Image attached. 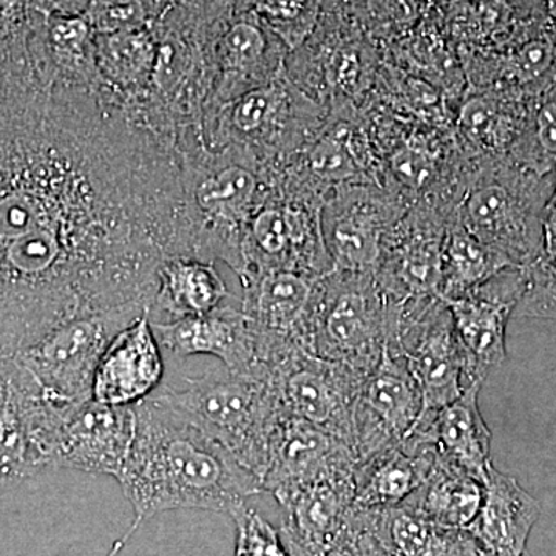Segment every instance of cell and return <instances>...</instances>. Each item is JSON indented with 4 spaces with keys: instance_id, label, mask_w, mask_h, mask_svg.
Returning a JSON list of instances; mask_svg holds the SVG:
<instances>
[{
    "instance_id": "obj_1",
    "label": "cell",
    "mask_w": 556,
    "mask_h": 556,
    "mask_svg": "<svg viewBox=\"0 0 556 556\" xmlns=\"http://www.w3.org/2000/svg\"><path fill=\"white\" fill-rule=\"evenodd\" d=\"M178 255H192V223L170 153L30 56L0 58V357L152 303Z\"/></svg>"
},
{
    "instance_id": "obj_2",
    "label": "cell",
    "mask_w": 556,
    "mask_h": 556,
    "mask_svg": "<svg viewBox=\"0 0 556 556\" xmlns=\"http://www.w3.org/2000/svg\"><path fill=\"white\" fill-rule=\"evenodd\" d=\"M135 415L137 430L118 482L139 525L182 508L230 515L265 493L257 475L169 405L149 396L135 405Z\"/></svg>"
},
{
    "instance_id": "obj_3",
    "label": "cell",
    "mask_w": 556,
    "mask_h": 556,
    "mask_svg": "<svg viewBox=\"0 0 556 556\" xmlns=\"http://www.w3.org/2000/svg\"><path fill=\"white\" fill-rule=\"evenodd\" d=\"M555 181V172L540 174L510 156L470 161V174L452 214L511 265L529 268L540 257L544 211Z\"/></svg>"
},
{
    "instance_id": "obj_4",
    "label": "cell",
    "mask_w": 556,
    "mask_h": 556,
    "mask_svg": "<svg viewBox=\"0 0 556 556\" xmlns=\"http://www.w3.org/2000/svg\"><path fill=\"white\" fill-rule=\"evenodd\" d=\"M186 383L185 390L161 386L152 396L223 445L262 482L270 433L283 413L273 379L223 367Z\"/></svg>"
},
{
    "instance_id": "obj_5",
    "label": "cell",
    "mask_w": 556,
    "mask_h": 556,
    "mask_svg": "<svg viewBox=\"0 0 556 556\" xmlns=\"http://www.w3.org/2000/svg\"><path fill=\"white\" fill-rule=\"evenodd\" d=\"M204 172L182 174L195 257L223 260L243 274V240L248 223L273 185L254 150L233 146Z\"/></svg>"
},
{
    "instance_id": "obj_6",
    "label": "cell",
    "mask_w": 556,
    "mask_h": 556,
    "mask_svg": "<svg viewBox=\"0 0 556 556\" xmlns=\"http://www.w3.org/2000/svg\"><path fill=\"white\" fill-rule=\"evenodd\" d=\"M394 317L396 305L375 273L332 269L318 283L309 353L368 376L382 358Z\"/></svg>"
},
{
    "instance_id": "obj_7",
    "label": "cell",
    "mask_w": 556,
    "mask_h": 556,
    "mask_svg": "<svg viewBox=\"0 0 556 556\" xmlns=\"http://www.w3.org/2000/svg\"><path fill=\"white\" fill-rule=\"evenodd\" d=\"M150 308V303H130L73 318L13 357L30 372L47 401L60 408L75 407L91 399L105 348Z\"/></svg>"
},
{
    "instance_id": "obj_8",
    "label": "cell",
    "mask_w": 556,
    "mask_h": 556,
    "mask_svg": "<svg viewBox=\"0 0 556 556\" xmlns=\"http://www.w3.org/2000/svg\"><path fill=\"white\" fill-rule=\"evenodd\" d=\"M321 203L316 193L274 185L248 223L241 283L270 270L316 277L331 273L334 265L321 232Z\"/></svg>"
},
{
    "instance_id": "obj_9",
    "label": "cell",
    "mask_w": 556,
    "mask_h": 556,
    "mask_svg": "<svg viewBox=\"0 0 556 556\" xmlns=\"http://www.w3.org/2000/svg\"><path fill=\"white\" fill-rule=\"evenodd\" d=\"M64 412L16 358L0 357V493L53 470Z\"/></svg>"
},
{
    "instance_id": "obj_10",
    "label": "cell",
    "mask_w": 556,
    "mask_h": 556,
    "mask_svg": "<svg viewBox=\"0 0 556 556\" xmlns=\"http://www.w3.org/2000/svg\"><path fill=\"white\" fill-rule=\"evenodd\" d=\"M387 345L404 357L415 378L422 393L420 413L437 412L467 390L463 351L447 303L441 298L397 305Z\"/></svg>"
},
{
    "instance_id": "obj_11",
    "label": "cell",
    "mask_w": 556,
    "mask_h": 556,
    "mask_svg": "<svg viewBox=\"0 0 556 556\" xmlns=\"http://www.w3.org/2000/svg\"><path fill=\"white\" fill-rule=\"evenodd\" d=\"M329 109L289 79L287 68L269 83L230 101L223 130L233 144L266 156H294L316 137ZM258 155V153H257Z\"/></svg>"
},
{
    "instance_id": "obj_12",
    "label": "cell",
    "mask_w": 556,
    "mask_h": 556,
    "mask_svg": "<svg viewBox=\"0 0 556 556\" xmlns=\"http://www.w3.org/2000/svg\"><path fill=\"white\" fill-rule=\"evenodd\" d=\"M412 201L375 182L331 189L321 203V232L334 269L375 273L383 240Z\"/></svg>"
},
{
    "instance_id": "obj_13",
    "label": "cell",
    "mask_w": 556,
    "mask_h": 556,
    "mask_svg": "<svg viewBox=\"0 0 556 556\" xmlns=\"http://www.w3.org/2000/svg\"><path fill=\"white\" fill-rule=\"evenodd\" d=\"M365 378L303 348L292 351L273 372L278 402L287 415L334 434L353 450L354 407Z\"/></svg>"
},
{
    "instance_id": "obj_14",
    "label": "cell",
    "mask_w": 556,
    "mask_h": 556,
    "mask_svg": "<svg viewBox=\"0 0 556 556\" xmlns=\"http://www.w3.org/2000/svg\"><path fill=\"white\" fill-rule=\"evenodd\" d=\"M526 287L525 268H507L463 298L444 300L463 351L467 388L484 386L507 361V325Z\"/></svg>"
},
{
    "instance_id": "obj_15",
    "label": "cell",
    "mask_w": 556,
    "mask_h": 556,
    "mask_svg": "<svg viewBox=\"0 0 556 556\" xmlns=\"http://www.w3.org/2000/svg\"><path fill=\"white\" fill-rule=\"evenodd\" d=\"M448 215L445 208L416 203L387 233L375 276L391 302L439 298Z\"/></svg>"
},
{
    "instance_id": "obj_16",
    "label": "cell",
    "mask_w": 556,
    "mask_h": 556,
    "mask_svg": "<svg viewBox=\"0 0 556 556\" xmlns=\"http://www.w3.org/2000/svg\"><path fill=\"white\" fill-rule=\"evenodd\" d=\"M422 393L404 357L386 345L378 367L365 378L354 407L358 460L401 444L422 412Z\"/></svg>"
},
{
    "instance_id": "obj_17",
    "label": "cell",
    "mask_w": 556,
    "mask_h": 556,
    "mask_svg": "<svg viewBox=\"0 0 556 556\" xmlns=\"http://www.w3.org/2000/svg\"><path fill=\"white\" fill-rule=\"evenodd\" d=\"M135 430V407H112L89 399L62 416L53 467L105 475L118 481Z\"/></svg>"
},
{
    "instance_id": "obj_18",
    "label": "cell",
    "mask_w": 556,
    "mask_h": 556,
    "mask_svg": "<svg viewBox=\"0 0 556 556\" xmlns=\"http://www.w3.org/2000/svg\"><path fill=\"white\" fill-rule=\"evenodd\" d=\"M320 278L295 270H270L241 283V311L274 356H283L298 348L308 350L311 316Z\"/></svg>"
},
{
    "instance_id": "obj_19",
    "label": "cell",
    "mask_w": 556,
    "mask_h": 556,
    "mask_svg": "<svg viewBox=\"0 0 556 556\" xmlns=\"http://www.w3.org/2000/svg\"><path fill=\"white\" fill-rule=\"evenodd\" d=\"M152 327L160 345L179 357L207 354L230 371L273 379L263 361L257 329L241 309L219 306L204 316L152 321Z\"/></svg>"
},
{
    "instance_id": "obj_20",
    "label": "cell",
    "mask_w": 556,
    "mask_h": 556,
    "mask_svg": "<svg viewBox=\"0 0 556 556\" xmlns=\"http://www.w3.org/2000/svg\"><path fill=\"white\" fill-rule=\"evenodd\" d=\"M356 463V453L345 441L283 412L270 433L263 492L274 496L314 479L354 470Z\"/></svg>"
},
{
    "instance_id": "obj_21",
    "label": "cell",
    "mask_w": 556,
    "mask_h": 556,
    "mask_svg": "<svg viewBox=\"0 0 556 556\" xmlns=\"http://www.w3.org/2000/svg\"><path fill=\"white\" fill-rule=\"evenodd\" d=\"M285 511L281 526L292 556H313L351 521L356 500L354 470L339 471L274 495Z\"/></svg>"
},
{
    "instance_id": "obj_22",
    "label": "cell",
    "mask_w": 556,
    "mask_h": 556,
    "mask_svg": "<svg viewBox=\"0 0 556 556\" xmlns=\"http://www.w3.org/2000/svg\"><path fill=\"white\" fill-rule=\"evenodd\" d=\"M481 388H467L445 407L420 413L419 419L401 442L402 447L409 452L431 450L438 459L452 464L485 484L493 464L490 459L492 431L479 409Z\"/></svg>"
},
{
    "instance_id": "obj_23",
    "label": "cell",
    "mask_w": 556,
    "mask_h": 556,
    "mask_svg": "<svg viewBox=\"0 0 556 556\" xmlns=\"http://www.w3.org/2000/svg\"><path fill=\"white\" fill-rule=\"evenodd\" d=\"M164 364L150 311L119 331L102 354L91 399L112 407H135L161 387Z\"/></svg>"
},
{
    "instance_id": "obj_24",
    "label": "cell",
    "mask_w": 556,
    "mask_h": 556,
    "mask_svg": "<svg viewBox=\"0 0 556 556\" xmlns=\"http://www.w3.org/2000/svg\"><path fill=\"white\" fill-rule=\"evenodd\" d=\"M289 50L252 11L239 10L223 25L214 46L223 91L232 101L269 83L285 68Z\"/></svg>"
},
{
    "instance_id": "obj_25",
    "label": "cell",
    "mask_w": 556,
    "mask_h": 556,
    "mask_svg": "<svg viewBox=\"0 0 556 556\" xmlns=\"http://www.w3.org/2000/svg\"><path fill=\"white\" fill-rule=\"evenodd\" d=\"M529 101L501 91L468 90L453 123L457 148L473 163L506 159L525 130Z\"/></svg>"
},
{
    "instance_id": "obj_26",
    "label": "cell",
    "mask_w": 556,
    "mask_h": 556,
    "mask_svg": "<svg viewBox=\"0 0 556 556\" xmlns=\"http://www.w3.org/2000/svg\"><path fill=\"white\" fill-rule=\"evenodd\" d=\"M541 515L540 503L514 477L490 467L485 496L473 525L467 532L484 554L522 556L527 540Z\"/></svg>"
},
{
    "instance_id": "obj_27",
    "label": "cell",
    "mask_w": 556,
    "mask_h": 556,
    "mask_svg": "<svg viewBox=\"0 0 556 556\" xmlns=\"http://www.w3.org/2000/svg\"><path fill=\"white\" fill-rule=\"evenodd\" d=\"M437 455L431 450H409L401 444L358 460L354 467L358 510L402 506L422 485Z\"/></svg>"
},
{
    "instance_id": "obj_28",
    "label": "cell",
    "mask_w": 556,
    "mask_h": 556,
    "mask_svg": "<svg viewBox=\"0 0 556 556\" xmlns=\"http://www.w3.org/2000/svg\"><path fill=\"white\" fill-rule=\"evenodd\" d=\"M365 514L388 556H479L481 552L467 530L434 525L404 506Z\"/></svg>"
},
{
    "instance_id": "obj_29",
    "label": "cell",
    "mask_w": 556,
    "mask_h": 556,
    "mask_svg": "<svg viewBox=\"0 0 556 556\" xmlns=\"http://www.w3.org/2000/svg\"><path fill=\"white\" fill-rule=\"evenodd\" d=\"M228 295V288L214 262L178 255L161 265L150 314L160 311L169 317L167 321L204 316L218 309Z\"/></svg>"
},
{
    "instance_id": "obj_30",
    "label": "cell",
    "mask_w": 556,
    "mask_h": 556,
    "mask_svg": "<svg viewBox=\"0 0 556 556\" xmlns=\"http://www.w3.org/2000/svg\"><path fill=\"white\" fill-rule=\"evenodd\" d=\"M484 496V482L437 457L426 481L402 506L434 525L467 530Z\"/></svg>"
},
{
    "instance_id": "obj_31",
    "label": "cell",
    "mask_w": 556,
    "mask_h": 556,
    "mask_svg": "<svg viewBox=\"0 0 556 556\" xmlns=\"http://www.w3.org/2000/svg\"><path fill=\"white\" fill-rule=\"evenodd\" d=\"M507 268H517V266L511 265L495 249L486 247L477 239L450 212L444 247H442L439 298L445 302L463 298Z\"/></svg>"
},
{
    "instance_id": "obj_32",
    "label": "cell",
    "mask_w": 556,
    "mask_h": 556,
    "mask_svg": "<svg viewBox=\"0 0 556 556\" xmlns=\"http://www.w3.org/2000/svg\"><path fill=\"white\" fill-rule=\"evenodd\" d=\"M152 25L94 36L100 73L119 86L148 80L155 70L159 51Z\"/></svg>"
},
{
    "instance_id": "obj_33",
    "label": "cell",
    "mask_w": 556,
    "mask_h": 556,
    "mask_svg": "<svg viewBox=\"0 0 556 556\" xmlns=\"http://www.w3.org/2000/svg\"><path fill=\"white\" fill-rule=\"evenodd\" d=\"M508 156L540 174L555 172L556 80L529 101L525 130Z\"/></svg>"
},
{
    "instance_id": "obj_34",
    "label": "cell",
    "mask_w": 556,
    "mask_h": 556,
    "mask_svg": "<svg viewBox=\"0 0 556 556\" xmlns=\"http://www.w3.org/2000/svg\"><path fill=\"white\" fill-rule=\"evenodd\" d=\"M362 30L387 47L416 27L433 3L430 0H345Z\"/></svg>"
},
{
    "instance_id": "obj_35",
    "label": "cell",
    "mask_w": 556,
    "mask_h": 556,
    "mask_svg": "<svg viewBox=\"0 0 556 556\" xmlns=\"http://www.w3.org/2000/svg\"><path fill=\"white\" fill-rule=\"evenodd\" d=\"M239 10L252 11L291 53L316 30L321 0H243Z\"/></svg>"
},
{
    "instance_id": "obj_36",
    "label": "cell",
    "mask_w": 556,
    "mask_h": 556,
    "mask_svg": "<svg viewBox=\"0 0 556 556\" xmlns=\"http://www.w3.org/2000/svg\"><path fill=\"white\" fill-rule=\"evenodd\" d=\"M229 517L236 522V556H292L281 530L247 503L230 511Z\"/></svg>"
},
{
    "instance_id": "obj_37",
    "label": "cell",
    "mask_w": 556,
    "mask_h": 556,
    "mask_svg": "<svg viewBox=\"0 0 556 556\" xmlns=\"http://www.w3.org/2000/svg\"><path fill=\"white\" fill-rule=\"evenodd\" d=\"M527 287L515 314L518 317L556 320V258L525 268Z\"/></svg>"
},
{
    "instance_id": "obj_38",
    "label": "cell",
    "mask_w": 556,
    "mask_h": 556,
    "mask_svg": "<svg viewBox=\"0 0 556 556\" xmlns=\"http://www.w3.org/2000/svg\"><path fill=\"white\" fill-rule=\"evenodd\" d=\"M313 556H388L369 529L365 510L354 508L343 532Z\"/></svg>"
},
{
    "instance_id": "obj_39",
    "label": "cell",
    "mask_w": 556,
    "mask_h": 556,
    "mask_svg": "<svg viewBox=\"0 0 556 556\" xmlns=\"http://www.w3.org/2000/svg\"><path fill=\"white\" fill-rule=\"evenodd\" d=\"M139 522L134 521V525L130 526V529L127 530L126 535L123 538H119V540H116L115 543H113V546L110 547V551L108 552V555L105 556H118L121 552L124 551V547H126L127 541L130 540V536L134 535L135 532L139 529Z\"/></svg>"
},
{
    "instance_id": "obj_40",
    "label": "cell",
    "mask_w": 556,
    "mask_h": 556,
    "mask_svg": "<svg viewBox=\"0 0 556 556\" xmlns=\"http://www.w3.org/2000/svg\"><path fill=\"white\" fill-rule=\"evenodd\" d=\"M547 2V10H548V17L551 20H556V0H546Z\"/></svg>"
},
{
    "instance_id": "obj_41",
    "label": "cell",
    "mask_w": 556,
    "mask_h": 556,
    "mask_svg": "<svg viewBox=\"0 0 556 556\" xmlns=\"http://www.w3.org/2000/svg\"><path fill=\"white\" fill-rule=\"evenodd\" d=\"M232 2L236 3L237 9H239V7L241 5V2H243V0H232Z\"/></svg>"
},
{
    "instance_id": "obj_42",
    "label": "cell",
    "mask_w": 556,
    "mask_h": 556,
    "mask_svg": "<svg viewBox=\"0 0 556 556\" xmlns=\"http://www.w3.org/2000/svg\"><path fill=\"white\" fill-rule=\"evenodd\" d=\"M479 556H493V555L484 554V552H479Z\"/></svg>"
}]
</instances>
